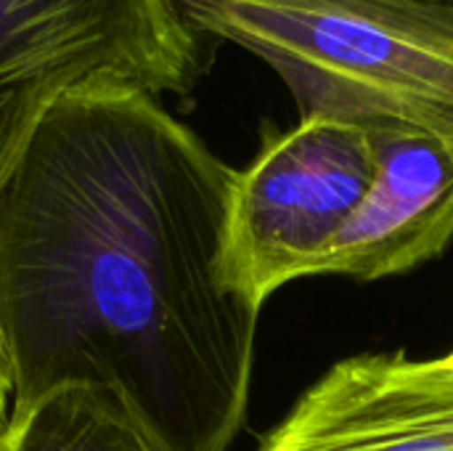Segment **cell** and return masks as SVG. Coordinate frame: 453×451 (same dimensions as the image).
<instances>
[{
    "mask_svg": "<svg viewBox=\"0 0 453 451\" xmlns=\"http://www.w3.org/2000/svg\"><path fill=\"white\" fill-rule=\"evenodd\" d=\"M236 170L159 98H58L0 183L11 420L114 391L159 451H226L247 417L260 311L220 276Z\"/></svg>",
    "mask_w": 453,
    "mask_h": 451,
    "instance_id": "6da1fadb",
    "label": "cell"
},
{
    "mask_svg": "<svg viewBox=\"0 0 453 451\" xmlns=\"http://www.w3.org/2000/svg\"><path fill=\"white\" fill-rule=\"evenodd\" d=\"M199 35L263 58L300 120L453 141V8L425 0H173Z\"/></svg>",
    "mask_w": 453,
    "mask_h": 451,
    "instance_id": "7a4b0ae2",
    "label": "cell"
},
{
    "mask_svg": "<svg viewBox=\"0 0 453 451\" xmlns=\"http://www.w3.org/2000/svg\"><path fill=\"white\" fill-rule=\"evenodd\" d=\"M202 40L173 0H0V183L66 93L188 96L207 72Z\"/></svg>",
    "mask_w": 453,
    "mask_h": 451,
    "instance_id": "3957f363",
    "label": "cell"
},
{
    "mask_svg": "<svg viewBox=\"0 0 453 451\" xmlns=\"http://www.w3.org/2000/svg\"><path fill=\"white\" fill-rule=\"evenodd\" d=\"M377 154L366 128L326 117L268 136L236 170L220 276L252 308L284 284L319 276L334 239L366 197Z\"/></svg>",
    "mask_w": 453,
    "mask_h": 451,
    "instance_id": "277c9868",
    "label": "cell"
},
{
    "mask_svg": "<svg viewBox=\"0 0 453 451\" xmlns=\"http://www.w3.org/2000/svg\"><path fill=\"white\" fill-rule=\"evenodd\" d=\"M257 451H453V359H345Z\"/></svg>",
    "mask_w": 453,
    "mask_h": 451,
    "instance_id": "5b68a950",
    "label": "cell"
},
{
    "mask_svg": "<svg viewBox=\"0 0 453 451\" xmlns=\"http://www.w3.org/2000/svg\"><path fill=\"white\" fill-rule=\"evenodd\" d=\"M377 173L321 274L361 282L438 258L453 239V141L409 128L369 130Z\"/></svg>",
    "mask_w": 453,
    "mask_h": 451,
    "instance_id": "8992f818",
    "label": "cell"
},
{
    "mask_svg": "<svg viewBox=\"0 0 453 451\" xmlns=\"http://www.w3.org/2000/svg\"><path fill=\"white\" fill-rule=\"evenodd\" d=\"M8 451H159L106 388H64L8 423Z\"/></svg>",
    "mask_w": 453,
    "mask_h": 451,
    "instance_id": "52a82bcc",
    "label": "cell"
},
{
    "mask_svg": "<svg viewBox=\"0 0 453 451\" xmlns=\"http://www.w3.org/2000/svg\"><path fill=\"white\" fill-rule=\"evenodd\" d=\"M11 404H13V364H11L8 338L0 322V431H8Z\"/></svg>",
    "mask_w": 453,
    "mask_h": 451,
    "instance_id": "ba28073f",
    "label": "cell"
},
{
    "mask_svg": "<svg viewBox=\"0 0 453 451\" xmlns=\"http://www.w3.org/2000/svg\"><path fill=\"white\" fill-rule=\"evenodd\" d=\"M0 451H8V431H0Z\"/></svg>",
    "mask_w": 453,
    "mask_h": 451,
    "instance_id": "9c48e42d",
    "label": "cell"
},
{
    "mask_svg": "<svg viewBox=\"0 0 453 451\" xmlns=\"http://www.w3.org/2000/svg\"><path fill=\"white\" fill-rule=\"evenodd\" d=\"M425 3H435V5H446V8H453V0H425Z\"/></svg>",
    "mask_w": 453,
    "mask_h": 451,
    "instance_id": "30bf717a",
    "label": "cell"
},
{
    "mask_svg": "<svg viewBox=\"0 0 453 451\" xmlns=\"http://www.w3.org/2000/svg\"><path fill=\"white\" fill-rule=\"evenodd\" d=\"M449 356H451V359H453V354H449Z\"/></svg>",
    "mask_w": 453,
    "mask_h": 451,
    "instance_id": "8fae6325",
    "label": "cell"
}]
</instances>
